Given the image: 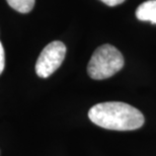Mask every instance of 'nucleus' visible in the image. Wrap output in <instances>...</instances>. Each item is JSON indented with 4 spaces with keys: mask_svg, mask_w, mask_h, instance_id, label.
I'll return each mask as SVG.
<instances>
[{
    "mask_svg": "<svg viewBox=\"0 0 156 156\" xmlns=\"http://www.w3.org/2000/svg\"><path fill=\"white\" fill-rule=\"evenodd\" d=\"M4 66H5V54H4V49H3V46L1 42H0V75L4 70Z\"/></svg>",
    "mask_w": 156,
    "mask_h": 156,
    "instance_id": "obj_6",
    "label": "nucleus"
},
{
    "mask_svg": "<svg viewBox=\"0 0 156 156\" xmlns=\"http://www.w3.org/2000/svg\"><path fill=\"white\" fill-rule=\"evenodd\" d=\"M136 16L139 20L156 23V0H148L138 6Z\"/></svg>",
    "mask_w": 156,
    "mask_h": 156,
    "instance_id": "obj_4",
    "label": "nucleus"
},
{
    "mask_svg": "<svg viewBox=\"0 0 156 156\" xmlns=\"http://www.w3.org/2000/svg\"><path fill=\"white\" fill-rule=\"evenodd\" d=\"M66 46L62 42L54 41L47 45L40 54L36 63V73L41 78L52 75L64 61Z\"/></svg>",
    "mask_w": 156,
    "mask_h": 156,
    "instance_id": "obj_3",
    "label": "nucleus"
},
{
    "mask_svg": "<svg viewBox=\"0 0 156 156\" xmlns=\"http://www.w3.org/2000/svg\"><path fill=\"white\" fill-rule=\"evenodd\" d=\"M101 1L108 6H116V5L121 4V3H123L125 0H101Z\"/></svg>",
    "mask_w": 156,
    "mask_h": 156,
    "instance_id": "obj_7",
    "label": "nucleus"
},
{
    "mask_svg": "<svg viewBox=\"0 0 156 156\" xmlns=\"http://www.w3.org/2000/svg\"><path fill=\"white\" fill-rule=\"evenodd\" d=\"M12 8L20 13H27L34 8L35 0H6Z\"/></svg>",
    "mask_w": 156,
    "mask_h": 156,
    "instance_id": "obj_5",
    "label": "nucleus"
},
{
    "mask_svg": "<svg viewBox=\"0 0 156 156\" xmlns=\"http://www.w3.org/2000/svg\"><path fill=\"white\" fill-rule=\"evenodd\" d=\"M124 57L117 48L105 44L98 47L87 66L88 75L95 80L112 77L124 67Z\"/></svg>",
    "mask_w": 156,
    "mask_h": 156,
    "instance_id": "obj_2",
    "label": "nucleus"
},
{
    "mask_svg": "<svg viewBox=\"0 0 156 156\" xmlns=\"http://www.w3.org/2000/svg\"><path fill=\"white\" fill-rule=\"evenodd\" d=\"M88 118L93 124L115 131L137 130L144 124V116L141 112L121 101H108L93 105L88 112Z\"/></svg>",
    "mask_w": 156,
    "mask_h": 156,
    "instance_id": "obj_1",
    "label": "nucleus"
}]
</instances>
